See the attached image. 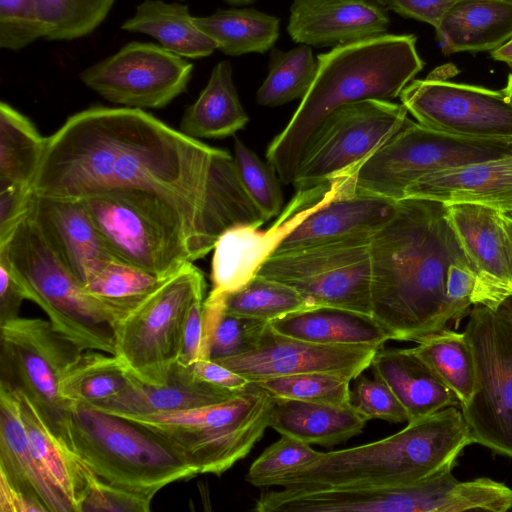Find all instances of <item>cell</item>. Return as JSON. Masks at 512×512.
Returning <instances> with one entry per match:
<instances>
[{
	"label": "cell",
	"mask_w": 512,
	"mask_h": 512,
	"mask_svg": "<svg viewBox=\"0 0 512 512\" xmlns=\"http://www.w3.org/2000/svg\"><path fill=\"white\" fill-rule=\"evenodd\" d=\"M108 190L159 198L185 220L206 254L225 231L267 221L229 152L138 108L94 106L68 117L47 137L32 184L33 193L60 198Z\"/></svg>",
	"instance_id": "1"
},
{
	"label": "cell",
	"mask_w": 512,
	"mask_h": 512,
	"mask_svg": "<svg viewBox=\"0 0 512 512\" xmlns=\"http://www.w3.org/2000/svg\"><path fill=\"white\" fill-rule=\"evenodd\" d=\"M371 315L390 340L418 343L459 318L448 268L468 261L441 202L404 198L370 241ZM469 262V261H468Z\"/></svg>",
	"instance_id": "2"
},
{
	"label": "cell",
	"mask_w": 512,
	"mask_h": 512,
	"mask_svg": "<svg viewBox=\"0 0 512 512\" xmlns=\"http://www.w3.org/2000/svg\"><path fill=\"white\" fill-rule=\"evenodd\" d=\"M413 34H388L334 46L317 57L315 78L266 158L280 181L293 182L301 153L319 123L360 100H391L423 69Z\"/></svg>",
	"instance_id": "3"
},
{
	"label": "cell",
	"mask_w": 512,
	"mask_h": 512,
	"mask_svg": "<svg viewBox=\"0 0 512 512\" xmlns=\"http://www.w3.org/2000/svg\"><path fill=\"white\" fill-rule=\"evenodd\" d=\"M474 443L461 409L446 407L386 438L322 452L312 462L273 481L282 487H365L412 484L455 466Z\"/></svg>",
	"instance_id": "4"
},
{
	"label": "cell",
	"mask_w": 512,
	"mask_h": 512,
	"mask_svg": "<svg viewBox=\"0 0 512 512\" xmlns=\"http://www.w3.org/2000/svg\"><path fill=\"white\" fill-rule=\"evenodd\" d=\"M58 435L96 477L126 489L155 496L199 475L149 429L87 404H69Z\"/></svg>",
	"instance_id": "5"
},
{
	"label": "cell",
	"mask_w": 512,
	"mask_h": 512,
	"mask_svg": "<svg viewBox=\"0 0 512 512\" xmlns=\"http://www.w3.org/2000/svg\"><path fill=\"white\" fill-rule=\"evenodd\" d=\"M0 265L64 338L84 351L114 354V330L105 313L84 292L28 214L0 243Z\"/></svg>",
	"instance_id": "6"
},
{
	"label": "cell",
	"mask_w": 512,
	"mask_h": 512,
	"mask_svg": "<svg viewBox=\"0 0 512 512\" xmlns=\"http://www.w3.org/2000/svg\"><path fill=\"white\" fill-rule=\"evenodd\" d=\"M273 397L250 382L233 398L203 407L122 416L155 433L198 474L220 476L245 458L269 427Z\"/></svg>",
	"instance_id": "7"
},
{
	"label": "cell",
	"mask_w": 512,
	"mask_h": 512,
	"mask_svg": "<svg viewBox=\"0 0 512 512\" xmlns=\"http://www.w3.org/2000/svg\"><path fill=\"white\" fill-rule=\"evenodd\" d=\"M81 200L116 260L165 278L207 255L185 220L153 195L108 190Z\"/></svg>",
	"instance_id": "8"
},
{
	"label": "cell",
	"mask_w": 512,
	"mask_h": 512,
	"mask_svg": "<svg viewBox=\"0 0 512 512\" xmlns=\"http://www.w3.org/2000/svg\"><path fill=\"white\" fill-rule=\"evenodd\" d=\"M512 154V143L461 137L409 118L349 177L354 192L399 201L420 178L445 169Z\"/></svg>",
	"instance_id": "9"
},
{
	"label": "cell",
	"mask_w": 512,
	"mask_h": 512,
	"mask_svg": "<svg viewBox=\"0 0 512 512\" xmlns=\"http://www.w3.org/2000/svg\"><path fill=\"white\" fill-rule=\"evenodd\" d=\"M205 290L203 272L187 262L114 326V355L130 374L148 385L167 382L179 358L188 311Z\"/></svg>",
	"instance_id": "10"
},
{
	"label": "cell",
	"mask_w": 512,
	"mask_h": 512,
	"mask_svg": "<svg viewBox=\"0 0 512 512\" xmlns=\"http://www.w3.org/2000/svg\"><path fill=\"white\" fill-rule=\"evenodd\" d=\"M407 114L402 104L382 99L360 100L335 109L304 145L294 187L300 191L350 177L401 129Z\"/></svg>",
	"instance_id": "11"
},
{
	"label": "cell",
	"mask_w": 512,
	"mask_h": 512,
	"mask_svg": "<svg viewBox=\"0 0 512 512\" xmlns=\"http://www.w3.org/2000/svg\"><path fill=\"white\" fill-rule=\"evenodd\" d=\"M475 385L461 411L474 443L512 458V327L493 309L475 304L464 330Z\"/></svg>",
	"instance_id": "12"
},
{
	"label": "cell",
	"mask_w": 512,
	"mask_h": 512,
	"mask_svg": "<svg viewBox=\"0 0 512 512\" xmlns=\"http://www.w3.org/2000/svg\"><path fill=\"white\" fill-rule=\"evenodd\" d=\"M373 235L273 254L257 275L293 287L316 308L332 307L372 316Z\"/></svg>",
	"instance_id": "13"
},
{
	"label": "cell",
	"mask_w": 512,
	"mask_h": 512,
	"mask_svg": "<svg viewBox=\"0 0 512 512\" xmlns=\"http://www.w3.org/2000/svg\"><path fill=\"white\" fill-rule=\"evenodd\" d=\"M83 351L49 320L18 316L5 321L0 323V383L24 393L58 435L70 404L61 395V379Z\"/></svg>",
	"instance_id": "14"
},
{
	"label": "cell",
	"mask_w": 512,
	"mask_h": 512,
	"mask_svg": "<svg viewBox=\"0 0 512 512\" xmlns=\"http://www.w3.org/2000/svg\"><path fill=\"white\" fill-rule=\"evenodd\" d=\"M192 71V63L161 45L130 42L79 77L109 102L159 109L186 90Z\"/></svg>",
	"instance_id": "15"
},
{
	"label": "cell",
	"mask_w": 512,
	"mask_h": 512,
	"mask_svg": "<svg viewBox=\"0 0 512 512\" xmlns=\"http://www.w3.org/2000/svg\"><path fill=\"white\" fill-rule=\"evenodd\" d=\"M417 122L453 135L512 143V104L502 90L455 83L428 75L399 95Z\"/></svg>",
	"instance_id": "16"
},
{
	"label": "cell",
	"mask_w": 512,
	"mask_h": 512,
	"mask_svg": "<svg viewBox=\"0 0 512 512\" xmlns=\"http://www.w3.org/2000/svg\"><path fill=\"white\" fill-rule=\"evenodd\" d=\"M379 348L313 343L281 334L269 323L254 349L216 362L250 382L315 372L353 380L370 367Z\"/></svg>",
	"instance_id": "17"
},
{
	"label": "cell",
	"mask_w": 512,
	"mask_h": 512,
	"mask_svg": "<svg viewBox=\"0 0 512 512\" xmlns=\"http://www.w3.org/2000/svg\"><path fill=\"white\" fill-rule=\"evenodd\" d=\"M341 185L339 180L297 191L279 218L267 230L237 226L225 231L214 246L209 294L234 292L253 279L263 263L315 208Z\"/></svg>",
	"instance_id": "18"
},
{
	"label": "cell",
	"mask_w": 512,
	"mask_h": 512,
	"mask_svg": "<svg viewBox=\"0 0 512 512\" xmlns=\"http://www.w3.org/2000/svg\"><path fill=\"white\" fill-rule=\"evenodd\" d=\"M27 214L82 287L114 259L81 199L32 192Z\"/></svg>",
	"instance_id": "19"
},
{
	"label": "cell",
	"mask_w": 512,
	"mask_h": 512,
	"mask_svg": "<svg viewBox=\"0 0 512 512\" xmlns=\"http://www.w3.org/2000/svg\"><path fill=\"white\" fill-rule=\"evenodd\" d=\"M446 206L452 229L477 276L473 305L481 304L495 310L512 295L500 212L471 203Z\"/></svg>",
	"instance_id": "20"
},
{
	"label": "cell",
	"mask_w": 512,
	"mask_h": 512,
	"mask_svg": "<svg viewBox=\"0 0 512 512\" xmlns=\"http://www.w3.org/2000/svg\"><path fill=\"white\" fill-rule=\"evenodd\" d=\"M397 201L354 192L347 177L278 245L273 254L373 235L393 216ZM272 254V255H273Z\"/></svg>",
	"instance_id": "21"
},
{
	"label": "cell",
	"mask_w": 512,
	"mask_h": 512,
	"mask_svg": "<svg viewBox=\"0 0 512 512\" xmlns=\"http://www.w3.org/2000/svg\"><path fill=\"white\" fill-rule=\"evenodd\" d=\"M390 19L377 0H293L287 31L309 46H337L386 33Z\"/></svg>",
	"instance_id": "22"
},
{
	"label": "cell",
	"mask_w": 512,
	"mask_h": 512,
	"mask_svg": "<svg viewBox=\"0 0 512 512\" xmlns=\"http://www.w3.org/2000/svg\"><path fill=\"white\" fill-rule=\"evenodd\" d=\"M404 198L479 204L501 214L512 211V154L428 174L412 183ZM403 198V199H404Z\"/></svg>",
	"instance_id": "23"
},
{
	"label": "cell",
	"mask_w": 512,
	"mask_h": 512,
	"mask_svg": "<svg viewBox=\"0 0 512 512\" xmlns=\"http://www.w3.org/2000/svg\"><path fill=\"white\" fill-rule=\"evenodd\" d=\"M0 474L45 512H74L35 459L12 388L0 383Z\"/></svg>",
	"instance_id": "24"
},
{
	"label": "cell",
	"mask_w": 512,
	"mask_h": 512,
	"mask_svg": "<svg viewBox=\"0 0 512 512\" xmlns=\"http://www.w3.org/2000/svg\"><path fill=\"white\" fill-rule=\"evenodd\" d=\"M240 391L202 381L194 375L190 366L176 362L165 384L148 385L137 380L133 386L95 408L119 416H141L224 402Z\"/></svg>",
	"instance_id": "25"
},
{
	"label": "cell",
	"mask_w": 512,
	"mask_h": 512,
	"mask_svg": "<svg viewBox=\"0 0 512 512\" xmlns=\"http://www.w3.org/2000/svg\"><path fill=\"white\" fill-rule=\"evenodd\" d=\"M369 368L375 377L389 386L404 407L408 415L407 423L446 407L460 405L454 392L435 375L412 348L382 346L374 354Z\"/></svg>",
	"instance_id": "26"
},
{
	"label": "cell",
	"mask_w": 512,
	"mask_h": 512,
	"mask_svg": "<svg viewBox=\"0 0 512 512\" xmlns=\"http://www.w3.org/2000/svg\"><path fill=\"white\" fill-rule=\"evenodd\" d=\"M434 29L444 55L491 52L512 37V0H454Z\"/></svg>",
	"instance_id": "27"
},
{
	"label": "cell",
	"mask_w": 512,
	"mask_h": 512,
	"mask_svg": "<svg viewBox=\"0 0 512 512\" xmlns=\"http://www.w3.org/2000/svg\"><path fill=\"white\" fill-rule=\"evenodd\" d=\"M367 420L351 405L273 397L269 427L308 444L333 446L362 432Z\"/></svg>",
	"instance_id": "28"
},
{
	"label": "cell",
	"mask_w": 512,
	"mask_h": 512,
	"mask_svg": "<svg viewBox=\"0 0 512 512\" xmlns=\"http://www.w3.org/2000/svg\"><path fill=\"white\" fill-rule=\"evenodd\" d=\"M13 391L19 402L33 456L69 501L74 512H81L85 493L94 474L49 427L34 403L24 393Z\"/></svg>",
	"instance_id": "29"
},
{
	"label": "cell",
	"mask_w": 512,
	"mask_h": 512,
	"mask_svg": "<svg viewBox=\"0 0 512 512\" xmlns=\"http://www.w3.org/2000/svg\"><path fill=\"white\" fill-rule=\"evenodd\" d=\"M269 323L281 334L324 345L382 347L390 340L372 316L332 307L292 313Z\"/></svg>",
	"instance_id": "30"
},
{
	"label": "cell",
	"mask_w": 512,
	"mask_h": 512,
	"mask_svg": "<svg viewBox=\"0 0 512 512\" xmlns=\"http://www.w3.org/2000/svg\"><path fill=\"white\" fill-rule=\"evenodd\" d=\"M232 72L227 60L214 66L207 85L181 118L182 133L198 140L222 138L234 135L248 123Z\"/></svg>",
	"instance_id": "31"
},
{
	"label": "cell",
	"mask_w": 512,
	"mask_h": 512,
	"mask_svg": "<svg viewBox=\"0 0 512 512\" xmlns=\"http://www.w3.org/2000/svg\"><path fill=\"white\" fill-rule=\"evenodd\" d=\"M123 30L147 34L169 52L186 59L210 56L217 49L194 22L187 5L145 0L121 26Z\"/></svg>",
	"instance_id": "32"
},
{
	"label": "cell",
	"mask_w": 512,
	"mask_h": 512,
	"mask_svg": "<svg viewBox=\"0 0 512 512\" xmlns=\"http://www.w3.org/2000/svg\"><path fill=\"white\" fill-rule=\"evenodd\" d=\"M193 19L217 49L230 56L265 53L280 34L278 17L253 8L217 10L208 16H193Z\"/></svg>",
	"instance_id": "33"
},
{
	"label": "cell",
	"mask_w": 512,
	"mask_h": 512,
	"mask_svg": "<svg viewBox=\"0 0 512 512\" xmlns=\"http://www.w3.org/2000/svg\"><path fill=\"white\" fill-rule=\"evenodd\" d=\"M170 277H159L113 259L83 287V290L102 309L114 328L150 298Z\"/></svg>",
	"instance_id": "34"
},
{
	"label": "cell",
	"mask_w": 512,
	"mask_h": 512,
	"mask_svg": "<svg viewBox=\"0 0 512 512\" xmlns=\"http://www.w3.org/2000/svg\"><path fill=\"white\" fill-rule=\"evenodd\" d=\"M105 352L85 350L65 370L60 391L67 402L99 406L135 384L121 361Z\"/></svg>",
	"instance_id": "35"
},
{
	"label": "cell",
	"mask_w": 512,
	"mask_h": 512,
	"mask_svg": "<svg viewBox=\"0 0 512 512\" xmlns=\"http://www.w3.org/2000/svg\"><path fill=\"white\" fill-rule=\"evenodd\" d=\"M47 137L10 104L0 103V188L17 185L32 188Z\"/></svg>",
	"instance_id": "36"
},
{
	"label": "cell",
	"mask_w": 512,
	"mask_h": 512,
	"mask_svg": "<svg viewBox=\"0 0 512 512\" xmlns=\"http://www.w3.org/2000/svg\"><path fill=\"white\" fill-rule=\"evenodd\" d=\"M414 353L457 396L460 406L468 403L475 385V366L464 332L448 327L417 343Z\"/></svg>",
	"instance_id": "37"
},
{
	"label": "cell",
	"mask_w": 512,
	"mask_h": 512,
	"mask_svg": "<svg viewBox=\"0 0 512 512\" xmlns=\"http://www.w3.org/2000/svg\"><path fill=\"white\" fill-rule=\"evenodd\" d=\"M223 302L227 313L266 322L316 308L293 287L260 275L242 288L224 294Z\"/></svg>",
	"instance_id": "38"
},
{
	"label": "cell",
	"mask_w": 512,
	"mask_h": 512,
	"mask_svg": "<svg viewBox=\"0 0 512 512\" xmlns=\"http://www.w3.org/2000/svg\"><path fill=\"white\" fill-rule=\"evenodd\" d=\"M317 71L309 45L299 44L288 51L273 49L268 75L256 94L259 105L275 107L303 98L308 92Z\"/></svg>",
	"instance_id": "39"
},
{
	"label": "cell",
	"mask_w": 512,
	"mask_h": 512,
	"mask_svg": "<svg viewBox=\"0 0 512 512\" xmlns=\"http://www.w3.org/2000/svg\"><path fill=\"white\" fill-rule=\"evenodd\" d=\"M47 40H75L92 33L115 0H36Z\"/></svg>",
	"instance_id": "40"
},
{
	"label": "cell",
	"mask_w": 512,
	"mask_h": 512,
	"mask_svg": "<svg viewBox=\"0 0 512 512\" xmlns=\"http://www.w3.org/2000/svg\"><path fill=\"white\" fill-rule=\"evenodd\" d=\"M351 379L331 373H304L273 377L255 383L272 397L304 402L345 405L350 403Z\"/></svg>",
	"instance_id": "41"
},
{
	"label": "cell",
	"mask_w": 512,
	"mask_h": 512,
	"mask_svg": "<svg viewBox=\"0 0 512 512\" xmlns=\"http://www.w3.org/2000/svg\"><path fill=\"white\" fill-rule=\"evenodd\" d=\"M234 160L240 181L266 220L280 214L283 198L273 168L261 161L239 138L234 139Z\"/></svg>",
	"instance_id": "42"
},
{
	"label": "cell",
	"mask_w": 512,
	"mask_h": 512,
	"mask_svg": "<svg viewBox=\"0 0 512 512\" xmlns=\"http://www.w3.org/2000/svg\"><path fill=\"white\" fill-rule=\"evenodd\" d=\"M321 454L308 443L281 435L252 463L245 480L256 487H270L275 479L312 462Z\"/></svg>",
	"instance_id": "43"
},
{
	"label": "cell",
	"mask_w": 512,
	"mask_h": 512,
	"mask_svg": "<svg viewBox=\"0 0 512 512\" xmlns=\"http://www.w3.org/2000/svg\"><path fill=\"white\" fill-rule=\"evenodd\" d=\"M45 30L36 0H0V47L21 50Z\"/></svg>",
	"instance_id": "44"
},
{
	"label": "cell",
	"mask_w": 512,
	"mask_h": 512,
	"mask_svg": "<svg viewBox=\"0 0 512 512\" xmlns=\"http://www.w3.org/2000/svg\"><path fill=\"white\" fill-rule=\"evenodd\" d=\"M269 322L224 311L213 333L208 359L218 361L244 354L258 344Z\"/></svg>",
	"instance_id": "45"
},
{
	"label": "cell",
	"mask_w": 512,
	"mask_h": 512,
	"mask_svg": "<svg viewBox=\"0 0 512 512\" xmlns=\"http://www.w3.org/2000/svg\"><path fill=\"white\" fill-rule=\"evenodd\" d=\"M350 403L367 421L383 419L389 422L408 421V415L389 386L374 376L369 379L363 374L355 378Z\"/></svg>",
	"instance_id": "46"
},
{
	"label": "cell",
	"mask_w": 512,
	"mask_h": 512,
	"mask_svg": "<svg viewBox=\"0 0 512 512\" xmlns=\"http://www.w3.org/2000/svg\"><path fill=\"white\" fill-rule=\"evenodd\" d=\"M153 497L110 484L94 475L85 493L81 512H148Z\"/></svg>",
	"instance_id": "47"
},
{
	"label": "cell",
	"mask_w": 512,
	"mask_h": 512,
	"mask_svg": "<svg viewBox=\"0 0 512 512\" xmlns=\"http://www.w3.org/2000/svg\"><path fill=\"white\" fill-rule=\"evenodd\" d=\"M477 276L468 261L452 263L446 276V296L461 320L473 306Z\"/></svg>",
	"instance_id": "48"
},
{
	"label": "cell",
	"mask_w": 512,
	"mask_h": 512,
	"mask_svg": "<svg viewBox=\"0 0 512 512\" xmlns=\"http://www.w3.org/2000/svg\"><path fill=\"white\" fill-rule=\"evenodd\" d=\"M32 188L11 185L0 188V243L4 242L26 216Z\"/></svg>",
	"instance_id": "49"
},
{
	"label": "cell",
	"mask_w": 512,
	"mask_h": 512,
	"mask_svg": "<svg viewBox=\"0 0 512 512\" xmlns=\"http://www.w3.org/2000/svg\"><path fill=\"white\" fill-rule=\"evenodd\" d=\"M386 10L427 23L434 28L454 0H377Z\"/></svg>",
	"instance_id": "50"
},
{
	"label": "cell",
	"mask_w": 512,
	"mask_h": 512,
	"mask_svg": "<svg viewBox=\"0 0 512 512\" xmlns=\"http://www.w3.org/2000/svg\"><path fill=\"white\" fill-rule=\"evenodd\" d=\"M203 302L204 297L197 298L191 305L183 328L182 343L178 363L190 366L201 359L203 342Z\"/></svg>",
	"instance_id": "51"
},
{
	"label": "cell",
	"mask_w": 512,
	"mask_h": 512,
	"mask_svg": "<svg viewBox=\"0 0 512 512\" xmlns=\"http://www.w3.org/2000/svg\"><path fill=\"white\" fill-rule=\"evenodd\" d=\"M190 367L198 379L224 389L239 391L250 383L240 374L210 359H199Z\"/></svg>",
	"instance_id": "52"
},
{
	"label": "cell",
	"mask_w": 512,
	"mask_h": 512,
	"mask_svg": "<svg viewBox=\"0 0 512 512\" xmlns=\"http://www.w3.org/2000/svg\"><path fill=\"white\" fill-rule=\"evenodd\" d=\"M28 300L21 284L0 265V323L18 317L21 303Z\"/></svg>",
	"instance_id": "53"
},
{
	"label": "cell",
	"mask_w": 512,
	"mask_h": 512,
	"mask_svg": "<svg viewBox=\"0 0 512 512\" xmlns=\"http://www.w3.org/2000/svg\"><path fill=\"white\" fill-rule=\"evenodd\" d=\"M0 511L45 512L41 505L15 488L2 474H0Z\"/></svg>",
	"instance_id": "54"
},
{
	"label": "cell",
	"mask_w": 512,
	"mask_h": 512,
	"mask_svg": "<svg viewBox=\"0 0 512 512\" xmlns=\"http://www.w3.org/2000/svg\"><path fill=\"white\" fill-rule=\"evenodd\" d=\"M500 221L504 233L505 247L512 278V218L500 213Z\"/></svg>",
	"instance_id": "55"
},
{
	"label": "cell",
	"mask_w": 512,
	"mask_h": 512,
	"mask_svg": "<svg viewBox=\"0 0 512 512\" xmlns=\"http://www.w3.org/2000/svg\"><path fill=\"white\" fill-rule=\"evenodd\" d=\"M490 54L494 60L504 62L512 70V37Z\"/></svg>",
	"instance_id": "56"
},
{
	"label": "cell",
	"mask_w": 512,
	"mask_h": 512,
	"mask_svg": "<svg viewBox=\"0 0 512 512\" xmlns=\"http://www.w3.org/2000/svg\"><path fill=\"white\" fill-rule=\"evenodd\" d=\"M495 311L512 327V295L506 297Z\"/></svg>",
	"instance_id": "57"
},
{
	"label": "cell",
	"mask_w": 512,
	"mask_h": 512,
	"mask_svg": "<svg viewBox=\"0 0 512 512\" xmlns=\"http://www.w3.org/2000/svg\"><path fill=\"white\" fill-rule=\"evenodd\" d=\"M506 100L512 104V73L509 74L506 86L502 89Z\"/></svg>",
	"instance_id": "58"
},
{
	"label": "cell",
	"mask_w": 512,
	"mask_h": 512,
	"mask_svg": "<svg viewBox=\"0 0 512 512\" xmlns=\"http://www.w3.org/2000/svg\"><path fill=\"white\" fill-rule=\"evenodd\" d=\"M228 4L233 6H244L254 3L256 0H225Z\"/></svg>",
	"instance_id": "59"
},
{
	"label": "cell",
	"mask_w": 512,
	"mask_h": 512,
	"mask_svg": "<svg viewBox=\"0 0 512 512\" xmlns=\"http://www.w3.org/2000/svg\"><path fill=\"white\" fill-rule=\"evenodd\" d=\"M504 215H506V216H508V217L512 218V211H511V212H508V213H506V214H504Z\"/></svg>",
	"instance_id": "60"
},
{
	"label": "cell",
	"mask_w": 512,
	"mask_h": 512,
	"mask_svg": "<svg viewBox=\"0 0 512 512\" xmlns=\"http://www.w3.org/2000/svg\"><path fill=\"white\" fill-rule=\"evenodd\" d=\"M182 1V0H181Z\"/></svg>",
	"instance_id": "61"
}]
</instances>
